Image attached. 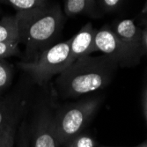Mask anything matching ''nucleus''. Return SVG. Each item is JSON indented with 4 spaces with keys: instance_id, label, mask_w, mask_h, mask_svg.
Masks as SVG:
<instances>
[{
    "instance_id": "nucleus-6",
    "label": "nucleus",
    "mask_w": 147,
    "mask_h": 147,
    "mask_svg": "<svg viewBox=\"0 0 147 147\" xmlns=\"http://www.w3.org/2000/svg\"><path fill=\"white\" fill-rule=\"evenodd\" d=\"M32 147H60L56 135L55 118L49 111L42 112L37 119Z\"/></svg>"
},
{
    "instance_id": "nucleus-17",
    "label": "nucleus",
    "mask_w": 147,
    "mask_h": 147,
    "mask_svg": "<svg viewBox=\"0 0 147 147\" xmlns=\"http://www.w3.org/2000/svg\"><path fill=\"white\" fill-rule=\"evenodd\" d=\"M14 125L7 128L5 131L0 147H14Z\"/></svg>"
},
{
    "instance_id": "nucleus-21",
    "label": "nucleus",
    "mask_w": 147,
    "mask_h": 147,
    "mask_svg": "<svg viewBox=\"0 0 147 147\" xmlns=\"http://www.w3.org/2000/svg\"><path fill=\"white\" fill-rule=\"evenodd\" d=\"M142 14H147V0L145 1L144 5V7L142 9Z\"/></svg>"
},
{
    "instance_id": "nucleus-3",
    "label": "nucleus",
    "mask_w": 147,
    "mask_h": 147,
    "mask_svg": "<svg viewBox=\"0 0 147 147\" xmlns=\"http://www.w3.org/2000/svg\"><path fill=\"white\" fill-rule=\"evenodd\" d=\"M70 39L46 49L33 60L21 62L19 66L28 73L34 82L43 86L71 63Z\"/></svg>"
},
{
    "instance_id": "nucleus-7",
    "label": "nucleus",
    "mask_w": 147,
    "mask_h": 147,
    "mask_svg": "<svg viewBox=\"0 0 147 147\" xmlns=\"http://www.w3.org/2000/svg\"><path fill=\"white\" fill-rule=\"evenodd\" d=\"M97 29L88 22L84 25L80 30L70 39L71 59L73 63L75 60L90 56L92 53L97 52L94 43V39Z\"/></svg>"
},
{
    "instance_id": "nucleus-14",
    "label": "nucleus",
    "mask_w": 147,
    "mask_h": 147,
    "mask_svg": "<svg viewBox=\"0 0 147 147\" xmlns=\"http://www.w3.org/2000/svg\"><path fill=\"white\" fill-rule=\"evenodd\" d=\"M96 145L97 144L95 140L91 136L80 133L70 140L65 147H95Z\"/></svg>"
},
{
    "instance_id": "nucleus-23",
    "label": "nucleus",
    "mask_w": 147,
    "mask_h": 147,
    "mask_svg": "<svg viewBox=\"0 0 147 147\" xmlns=\"http://www.w3.org/2000/svg\"><path fill=\"white\" fill-rule=\"evenodd\" d=\"M5 131H0V144H1V142H2V139H3V137H4V134H5Z\"/></svg>"
},
{
    "instance_id": "nucleus-8",
    "label": "nucleus",
    "mask_w": 147,
    "mask_h": 147,
    "mask_svg": "<svg viewBox=\"0 0 147 147\" xmlns=\"http://www.w3.org/2000/svg\"><path fill=\"white\" fill-rule=\"evenodd\" d=\"M112 30L123 43L137 54L141 57L144 55L142 39L143 32L136 25L134 20L130 19L118 20L113 25Z\"/></svg>"
},
{
    "instance_id": "nucleus-24",
    "label": "nucleus",
    "mask_w": 147,
    "mask_h": 147,
    "mask_svg": "<svg viewBox=\"0 0 147 147\" xmlns=\"http://www.w3.org/2000/svg\"><path fill=\"white\" fill-rule=\"evenodd\" d=\"M138 147H147V141L146 142H144L140 144H138Z\"/></svg>"
},
{
    "instance_id": "nucleus-16",
    "label": "nucleus",
    "mask_w": 147,
    "mask_h": 147,
    "mask_svg": "<svg viewBox=\"0 0 147 147\" xmlns=\"http://www.w3.org/2000/svg\"><path fill=\"white\" fill-rule=\"evenodd\" d=\"M123 0H97L98 5L101 11L106 13H112L119 9L122 5Z\"/></svg>"
},
{
    "instance_id": "nucleus-19",
    "label": "nucleus",
    "mask_w": 147,
    "mask_h": 147,
    "mask_svg": "<svg viewBox=\"0 0 147 147\" xmlns=\"http://www.w3.org/2000/svg\"><path fill=\"white\" fill-rule=\"evenodd\" d=\"M144 118H145V122L147 124V87L145 89L144 94Z\"/></svg>"
},
{
    "instance_id": "nucleus-1",
    "label": "nucleus",
    "mask_w": 147,
    "mask_h": 147,
    "mask_svg": "<svg viewBox=\"0 0 147 147\" xmlns=\"http://www.w3.org/2000/svg\"><path fill=\"white\" fill-rule=\"evenodd\" d=\"M17 20L19 41L26 47L30 60L52 46L62 32L64 15L57 3L46 2L30 10L18 11Z\"/></svg>"
},
{
    "instance_id": "nucleus-22",
    "label": "nucleus",
    "mask_w": 147,
    "mask_h": 147,
    "mask_svg": "<svg viewBox=\"0 0 147 147\" xmlns=\"http://www.w3.org/2000/svg\"><path fill=\"white\" fill-rule=\"evenodd\" d=\"M88 1L90 2V4H91L93 7H95V8H96V0H88Z\"/></svg>"
},
{
    "instance_id": "nucleus-5",
    "label": "nucleus",
    "mask_w": 147,
    "mask_h": 147,
    "mask_svg": "<svg viewBox=\"0 0 147 147\" xmlns=\"http://www.w3.org/2000/svg\"><path fill=\"white\" fill-rule=\"evenodd\" d=\"M94 43L97 52H101L104 56L112 59L119 67L136 66L142 57L123 43L109 25H104L100 29L97 30Z\"/></svg>"
},
{
    "instance_id": "nucleus-15",
    "label": "nucleus",
    "mask_w": 147,
    "mask_h": 147,
    "mask_svg": "<svg viewBox=\"0 0 147 147\" xmlns=\"http://www.w3.org/2000/svg\"><path fill=\"white\" fill-rule=\"evenodd\" d=\"M19 55V42H0V59Z\"/></svg>"
},
{
    "instance_id": "nucleus-12",
    "label": "nucleus",
    "mask_w": 147,
    "mask_h": 147,
    "mask_svg": "<svg viewBox=\"0 0 147 147\" xmlns=\"http://www.w3.org/2000/svg\"><path fill=\"white\" fill-rule=\"evenodd\" d=\"M51 0H0V4H6L12 6L18 11L30 10L38 6H41L46 2Z\"/></svg>"
},
{
    "instance_id": "nucleus-11",
    "label": "nucleus",
    "mask_w": 147,
    "mask_h": 147,
    "mask_svg": "<svg viewBox=\"0 0 147 147\" xmlns=\"http://www.w3.org/2000/svg\"><path fill=\"white\" fill-rule=\"evenodd\" d=\"M14 110L10 105L0 101V131H5L10 126L14 125Z\"/></svg>"
},
{
    "instance_id": "nucleus-18",
    "label": "nucleus",
    "mask_w": 147,
    "mask_h": 147,
    "mask_svg": "<svg viewBox=\"0 0 147 147\" xmlns=\"http://www.w3.org/2000/svg\"><path fill=\"white\" fill-rule=\"evenodd\" d=\"M143 32V48H144V54H147V21L144 25V29H142Z\"/></svg>"
},
{
    "instance_id": "nucleus-2",
    "label": "nucleus",
    "mask_w": 147,
    "mask_h": 147,
    "mask_svg": "<svg viewBox=\"0 0 147 147\" xmlns=\"http://www.w3.org/2000/svg\"><path fill=\"white\" fill-rule=\"evenodd\" d=\"M118 68L115 62L104 55L80 57L58 75L57 90L63 98L87 94L109 85Z\"/></svg>"
},
{
    "instance_id": "nucleus-9",
    "label": "nucleus",
    "mask_w": 147,
    "mask_h": 147,
    "mask_svg": "<svg viewBox=\"0 0 147 147\" xmlns=\"http://www.w3.org/2000/svg\"><path fill=\"white\" fill-rule=\"evenodd\" d=\"M63 13L67 17L78 14H87L92 17H100V11L93 7L88 0H64Z\"/></svg>"
},
{
    "instance_id": "nucleus-25",
    "label": "nucleus",
    "mask_w": 147,
    "mask_h": 147,
    "mask_svg": "<svg viewBox=\"0 0 147 147\" xmlns=\"http://www.w3.org/2000/svg\"><path fill=\"white\" fill-rule=\"evenodd\" d=\"M100 147H110V146H104V145H100ZM134 147H138V145H137V146H134Z\"/></svg>"
},
{
    "instance_id": "nucleus-4",
    "label": "nucleus",
    "mask_w": 147,
    "mask_h": 147,
    "mask_svg": "<svg viewBox=\"0 0 147 147\" xmlns=\"http://www.w3.org/2000/svg\"><path fill=\"white\" fill-rule=\"evenodd\" d=\"M100 104L98 98L68 105L54 116L56 135L59 146H65L74 137L82 133Z\"/></svg>"
},
{
    "instance_id": "nucleus-13",
    "label": "nucleus",
    "mask_w": 147,
    "mask_h": 147,
    "mask_svg": "<svg viewBox=\"0 0 147 147\" xmlns=\"http://www.w3.org/2000/svg\"><path fill=\"white\" fill-rule=\"evenodd\" d=\"M12 66L4 59H0V93L9 87L12 80Z\"/></svg>"
},
{
    "instance_id": "nucleus-10",
    "label": "nucleus",
    "mask_w": 147,
    "mask_h": 147,
    "mask_svg": "<svg viewBox=\"0 0 147 147\" xmlns=\"http://www.w3.org/2000/svg\"><path fill=\"white\" fill-rule=\"evenodd\" d=\"M0 42L20 43L15 15L5 16L0 20Z\"/></svg>"
},
{
    "instance_id": "nucleus-20",
    "label": "nucleus",
    "mask_w": 147,
    "mask_h": 147,
    "mask_svg": "<svg viewBox=\"0 0 147 147\" xmlns=\"http://www.w3.org/2000/svg\"><path fill=\"white\" fill-rule=\"evenodd\" d=\"M18 147H28V141H26V137H22V140H21V138H20V144H19V146Z\"/></svg>"
}]
</instances>
